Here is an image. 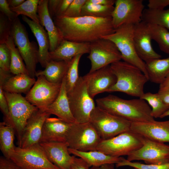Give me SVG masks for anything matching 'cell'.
Instances as JSON below:
<instances>
[{
	"label": "cell",
	"mask_w": 169,
	"mask_h": 169,
	"mask_svg": "<svg viewBox=\"0 0 169 169\" xmlns=\"http://www.w3.org/2000/svg\"><path fill=\"white\" fill-rule=\"evenodd\" d=\"M82 54L74 57L70 61L69 67L65 76L66 88L67 93L74 88L79 77L78 74V67Z\"/></svg>",
	"instance_id": "obj_37"
},
{
	"label": "cell",
	"mask_w": 169,
	"mask_h": 169,
	"mask_svg": "<svg viewBox=\"0 0 169 169\" xmlns=\"http://www.w3.org/2000/svg\"><path fill=\"white\" fill-rule=\"evenodd\" d=\"M12 22L4 15L0 13V44L5 43L11 35Z\"/></svg>",
	"instance_id": "obj_39"
},
{
	"label": "cell",
	"mask_w": 169,
	"mask_h": 169,
	"mask_svg": "<svg viewBox=\"0 0 169 169\" xmlns=\"http://www.w3.org/2000/svg\"><path fill=\"white\" fill-rule=\"evenodd\" d=\"M142 136V146L127 156V160H142L148 164L169 163V146Z\"/></svg>",
	"instance_id": "obj_13"
},
{
	"label": "cell",
	"mask_w": 169,
	"mask_h": 169,
	"mask_svg": "<svg viewBox=\"0 0 169 169\" xmlns=\"http://www.w3.org/2000/svg\"><path fill=\"white\" fill-rule=\"evenodd\" d=\"M87 1L91 3L103 6H114L115 0H87Z\"/></svg>",
	"instance_id": "obj_50"
},
{
	"label": "cell",
	"mask_w": 169,
	"mask_h": 169,
	"mask_svg": "<svg viewBox=\"0 0 169 169\" xmlns=\"http://www.w3.org/2000/svg\"><path fill=\"white\" fill-rule=\"evenodd\" d=\"M36 80L26 74L11 76L3 85L4 91L13 93H27L34 84Z\"/></svg>",
	"instance_id": "obj_28"
},
{
	"label": "cell",
	"mask_w": 169,
	"mask_h": 169,
	"mask_svg": "<svg viewBox=\"0 0 169 169\" xmlns=\"http://www.w3.org/2000/svg\"><path fill=\"white\" fill-rule=\"evenodd\" d=\"M70 61L51 60L44 70L36 72L35 76H42L51 83H61L65 75Z\"/></svg>",
	"instance_id": "obj_27"
},
{
	"label": "cell",
	"mask_w": 169,
	"mask_h": 169,
	"mask_svg": "<svg viewBox=\"0 0 169 169\" xmlns=\"http://www.w3.org/2000/svg\"><path fill=\"white\" fill-rule=\"evenodd\" d=\"M10 52L8 45L5 43L0 44V69L10 71Z\"/></svg>",
	"instance_id": "obj_40"
},
{
	"label": "cell",
	"mask_w": 169,
	"mask_h": 169,
	"mask_svg": "<svg viewBox=\"0 0 169 169\" xmlns=\"http://www.w3.org/2000/svg\"><path fill=\"white\" fill-rule=\"evenodd\" d=\"M114 6H103L87 2L84 5L82 10V16H87L100 18L111 17Z\"/></svg>",
	"instance_id": "obj_35"
},
{
	"label": "cell",
	"mask_w": 169,
	"mask_h": 169,
	"mask_svg": "<svg viewBox=\"0 0 169 169\" xmlns=\"http://www.w3.org/2000/svg\"><path fill=\"white\" fill-rule=\"evenodd\" d=\"M0 169H22L10 159L4 156L0 157Z\"/></svg>",
	"instance_id": "obj_45"
},
{
	"label": "cell",
	"mask_w": 169,
	"mask_h": 169,
	"mask_svg": "<svg viewBox=\"0 0 169 169\" xmlns=\"http://www.w3.org/2000/svg\"><path fill=\"white\" fill-rule=\"evenodd\" d=\"M23 20L28 25L35 37L38 46V62L45 68L51 60L49 55L50 42L48 33L40 24L26 16H22Z\"/></svg>",
	"instance_id": "obj_22"
},
{
	"label": "cell",
	"mask_w": 169,
	"mask_h": 169,
	"mask_svg": "<svg viewBox=\"0 0 169 169\" xmlns=\"http://www.w3.org/2000/svg\"><path fill=\"white\" fill-rule=\"evenodd\" d=\"M110 66L116 81L107 92H122L139 98L144 94V86L149 79L139 68L121 60Z\"/></svg>",
	"instance_id": "obj_3"
},
{
	"label": "cell",
	"mask_w": 169,
	"mask_h": 169,
	"mask_svg": "<svg viewBox=\"0 0 169 169\" xmlns=\"http://www.w3.org/2000/svg\"><path fill=\"white\" fill-rule=\"evenodd\" d=\"M5 43L8 45L10 52V72L14 75L28 74L25 65L23 62V59L18 49L16 48L13 38L11 36L9 37Z\"/></svg>",
	"instance_id": "obj_32"
},
{
	"label": "cell",
	"mask_w": 169,
	"mask_h": 169,
	"mask_svg": "<svg viewBox=\"0 0 169 169\" xmlns=\"http://www.w3.org/2000/svg\"><path fill=\"white\" fill-rule=\"evenodd\" d=\"M37 78L34 84L26 94L25 97L38 109L45 111L57 97L62 83H51L42 76Z\"/></svg>",
	"instance_id": "obj_14"
},
{
	"label": "cell",
	"mask_w": 169,
	"mask_h": 169,
	"mask_svg": "<svg viewBox=\"0 0 169 169\" xmlns=\"http://www.w3.org/2000/svg\"><path fill=\"white\" fill-rule=\"evenodd\" d=\"M142 136L130 130L111 138L102 140L96 150L113 157L127 156L142 146Z\"/></svg>",
	"instance_id": "obj_9"
},
{
	"label": "cell",
	"mask_w": 169,
	"mask_h": 169,
	"mask_svg": "<svg viewBox=\"0 0 169 169\" xmlns=\"http://www.w3.org/2000/svg\"><path fill=\"white\" fill-rule=\"evenodd\" d=\"M91 167L82 159L74 156L69 169H90Z\"/></svg>",
	"instance_id": "obj_44"
},
{
	"label": "cell",
	"mask_w": 169,
	"mask_h": 169,
	"mask_svg": "<svg viewBox=\"0 0 169 169\" xmlns=\"http://www.w3.org/2000/svg\"><path fill=\"white\" fill-rule=\"evenodd\" d=\"M72 124L59 118H47L43 125L39 143L65 142L68 133Z\"/></svg>",
	"instance_id": "obj_21"
},
{
	"label": "cell",
	"mask_w": 169,
	"mask_h": 169,
	"mask_svg": "<svg viewBox=\"0 0 169 169\" xmlns=\"http://www.w3.org/2000/svg\"><path fill=\"white\" fill-rule=\"evenodd\" d=\"M10 36L25 62L29 75L34 77L38 49L36 42L29 41L26 28L18 17L12 23Z\"/></svg>",
	"instance_id": "obj_6"
},
{
	"label": "cell",
	"mask_w": 169,
	"mask_h": 169,
	"mask_svg": "<svg viewBox=\"0 0 169 169\" xmlns=\"http://www.w3.org/2000/svg\"><path fill=\"white\" fill-rule=\"evenodd\" d=\"M169 5V0H149L148 8L154 9H164Z\"/></svg>",
	"instance_id": "obj_46"
},
{
	"label": "cell",
	"mask_w": 169,
	"mask_h": 169,
	"mask_svg": "<svg viewBox=\"0 0 169 169\" xmlns=\"http://www.w3.org/2000/svg\"><path fill=\"white\" fill-rule=\"evenodd\" d=\"M130 130L154 141L169 142V120L131 123Z\"/></svg>",
	"instance_id": "obj_19"
},
{
	"label": "cell",
	"mask_w": 169,
	"mask_h": 169,
	"mask_svg": "<svg viewBox=\"0 0 169 169\" xmlns=\"http://www.w3.org/2000/svg\"><path fill=\"white\" fill-rule=\"evenodd\" d=\"M168 87H169V74L162 83L159 84V89H162Z\"/></svg>",
	"instance_id": "obj_52"
},
{
	"label": "cell",
	"mask_w": 169,
	"mask_h": 169,
	"mask_svg": "<svg viewBox=\"0 0 169 169\" xmlns=\"http://www.w3.org/2000/svg\"><path fill=\"white\" fill-rule=\"evenodd\" d=\"M116 167L128 166L134 169H169V163L160 164H148L139 162L130 161L122 158L121 161L116 164Z\"/></svg>",
	"instance_id": "obj_38"
},
{
	"label": "cell",
	"mask_w": 169,
	"mask_h": 169,
	"mask_svg": "<svg viewBox=\"0 0 169 169\" xmlns=\"http://www.w3.org/2000/svg\"><path fill=\"white\" fill-rule=\"evenodd\" d=\"M87 0H73L63 16L76 18L82 16L83 7Z\"/></svg>",
	"instance_id": "obj_41"
},
{
	"label": "cell",
	"mask_w": 169,
	"mask_h": 169,
	"mask_svg": "<svg viewBox=\"0 0 169 169\" xmlns=\"http://www.w3.org/2000/svg\"><path fill=\"white\" fill-rule=\"evenodd\" d=\"M102 140L90 122L72 123L68 133L66 143L69 148L80 151L96 150Z\"/></svg>",
	"instance_id": "obj_10"
},
{
	"label": "cell",
	"mask_w": 169,
	"mask_h": 169,
	"mask_svg": "<svg viewBox=\"0 0 169 169\" xmlns=\"http://www.w3.org/2000/svg\"><path fill=\"white\" fill-rule=\"evenodd\" d=\"M4 92L9 111V119L6 122L14 128L19 145L28 119L38 109L20 94Z\"/></svg>",
	"instance_id": "obj_5"
},
{
	"label": "cell",
	"mask_w": 169,
	"mask_h": 169,
	"mask_svg": "<svg viewBox=\"0 0 169 169\" xmlns=\"http://www.w3.org/2000/svg\"><path fill=\"white\" fill-rule=\"evenodd\" d=\"M48 0H39L37 13L40 24L44 27L49 35L50 42V52L55 50L64 40L55 25L49 12Z\"/></svg>",
	"instance_id": "obj_23"
},
{
	"label": "cell",
	"mask_w": 169,
	"mask_h": 169,
	"mask_svg": "<svg viewBox=\"0 0 169 169\" xmlns=\"http://www.w3.org/2000/svg\"><path fill=\"white\" fill-rule=\"evenodd\" d=\"M67 95L71 111L75 123L90 122L91 113L96 106L93 99L88 93L83 77H79L73 89Z\"/></svg>",
	"instance_id": "obj_7"
},
{
	"label": "cell",
	"mask_w": 169,
	"mask_h": 169,
	"mask_svg": "<svg viewBox=\"0 0 169 169\" xmlns=\"http://www.w3.org/2000/svg\"><path fill=\"white\" fill-rule=\"evenodd\" d=\"M0 11L12 22L18 17L17 14L11 10L7 0H0Z\"/></svg>",
	"instance_id": "obj_42"
},
{
	"label": "cell",
	"mask_w": 169,
	"mask_h": 169,
	"mask_svg": "<svg viewBox=\"0 0 169 169\" xmlns=\"http://www.w3.org/2000/svg\"><path fill=\"white\" fill-rule=\"evenodd\" d=\"M90 50V43L64 40L49 55L51 60L69 62L78 55L89 54Z\"/></svg>",
	"instance_id": "obj_24"
},
{
	"label": "cell",
	"mask_w": 169,
	"mask_h": 169,
	"mask_svg": "<svg viewBox=\"0 0 169 169\" xmlns=\"http://www.w3.org/2000/svg\"><path fill=\"white\" fill-rule=\"evenodd\" d=\"M68 151L70 154L82 159L91 166L100 167L109 163L116 164L120 162L122 158L111 156L98 150L83 151L69 148Z\"/></svg>",
	"instance_id": "obj_26"
},
{
	"label": "cell",
	"mask_w": 169,
	"mask_h": 169,
	"mask_svg": "<svg viewBox=\"0 0 169 169\" xmlns=\"http://www.w3.org/2000/svg\"><path fill=\"white\" fill-rule=\"evenodd\" d=\"M147 24L152 40L157 43L161 51L169 54V30L157 25Z\"/></svg>",
	"instance_id": "obj_33"
},
{
	"label": "cell",
	"mask_w": 169,
	"mask_h": 169,
	"mask_svg": "<svg viewBox=\"0 0 169 169\" xmlns=\"http://www.w3.org/2000/svg\"><path fill=\"white\" fill-rule=\"evenodd\" d=\"M87 86L88 93L93 99L99 94L107 92L115 83L116 78L110 65L83 76Z\"/></svg>",
	"instance_id": "obj_16"
},
{
	"label": "cell",
	"mask_w": 169,
	"mask_h": 169,
	"mask_svg": "<svg viewBox=\"0 0 169 169\" xmlns=\"http://www.w3.org/2000/svg\"><path fill=\"white\" fill-rule=\"evenodd\" d=\"M111 14L112 22L116 29L124 24L135 25L141 21L144 10L142 0H115Z\"/></svg>",
	"instance_id": "obj_15"
},
{
	"label": "cell",
	"mask_w": 169,
	"mask_h": 169,
	"mask_svg": "<svg viewBox=\"0 0 169 169\" xmlns=\"http://www.w3.org/2000/svg\"><path fill=\"white\" fill-rule=\"evenodd\" d=\"M54 23L64 40L90 43L114 33L111 18L82 16L53 18Z\"/></svg>",
	"instance_id": "obj_1"
},
{
	"label": "cell",
	"mask_w": 169,
	"mask_h": 169,
	"mask_svg": "<svg viewBox=\"0 0 169 169\" xmlns=\"http://www.w3.org/2000/svg\"><path fill=\"white\" fill-rule=\"evenodd\" d=\"M141 21L161 26L169 30V8L166 10L145 9Z\"/></svg>",
	"instance_id": "obj_31"
},
{
	"label": "cell",
	"mask_w": 169,
	"mask_h": 169,
	"mask_svg": "<svg viewBox=\"0 0 169 169\" xmlns=\"http://www.w3.org/2000/svg\"><path fill=\"white\" fill-rule=\"evenodd\" d=\"M87 58L91 63L89 72H93L122 59L115 45L108 39L101 38L90 43Z\"/></svg>",
	"instance_id": "obj_12"
},
{
	"label": "cell",
	"mask_w": 169,
	"mask_h": 169,
	"mask_svg": "<svg viewBox=\"0 0 169 169\" xmlns=\"http://www.w3.org/2000/svg\"><path fill=\"white\" fill-rule=\"evenodd\" d=\"M9 159L22 169H59L49 161L39 143L25 148L16 146Z\"/></svg>",
	"instance_id": "obj_11"
},
{
	"label": "cell",
	"mask_w": 169,
	"mask_h": 169,
	"mask_svg": "<svg viewBox=\"0 0 169 169\" xmlns=\"http://www.w3.org/2000/svg\"><path fill=\"white\" fill-rule=\"evenodd\" d=\"M140 98L147 101L151 107V114L154 118H160L169 109V107L163 102L158 93H145Z\"/></svg>",
	"instance_id": "obj_34"
},
{
	"label": "cell",
	"mask_w": 169,
	"mask_h": 169,
	"mask_svg": "<svg viewBox=\"0 0 169 169\" xmlns=\"http://www.w3.org/2000/svg\"><path fill=\"white\" fill-rule=\"evenodd\" d=\"M97 106L111 114L133 122L155 120L151 108L145 100L140 98L125 100L112 95L98 98Z\"/></svg>",
	"instance_id": "obj_2"
},
{
	"label": "cell",
	"mask_w": 169,
	"mask_h": 169,
	"mask_svg": "<svg viewBox=\"0 0 169 169\" xmlns=\"http://www.w3.org/2000/svg\"><path fill=\"white\" fill-rule=\"evenodd\" d=\"M50 115L39 109L34 112L27 122L18 146L25 148L39 143L44 124Z\"/></svg>",
	"instance_id": "obj_18"
},
{
	"label": "cell",
	"mask_w": 169,
	"mask_h": 169,
	"mask_svg": "<svg viewBox=\"0 0 169 169\" xmlns=\"http://www.w3.org/2000/svg\"><path fill=\"white\" fill-rule=\"evenodd\" d=\"M114 164L113 163L105 164L99 167V169H115Z\"/></svg>",
	"instance_id": "obj_53"
},
{
	"label": "cell",
	"mask_w": 169,
	"mask_h": 169,
	"mask_svg": "<svg viewBox=\"0 0 169 169\" xmlns=\"http://www.w3.org/2000/svg\"><path fill=\"white\" fill-rule=\"evenodd\" d=\"M145 63L148 79L153 83L160 84L169 74V57Z\"/></svg>",
	"instance_id": "obj_29"
},
{
	"label": "cell",
	"mask_w": 169,
	"mask_h": 169,
	"mask_svg": "<svg viewBox=\"0 0 169 169\" xmlns=\"http://www.w3.org/2000/svg\"><path fill=\"white\" fill-rule=\"evenodd\" d=\"M0 108L4 115V121L8 122L9 119L8 106L4 94L3 85L1 84H0Z\"/></svg>",
	"instance_id": "obj_43"
},
{
	"label": "cell",
	"mask_w": 169,
	"mask_h": 169,
	"mask_svg": "<svg viewBox=\"0 0 169 169\" xmlns=\"http://www.w3.org/2000/svg\"><path fill=\"white\" fill-rule=\"evenodd\" d=\"M62 0H49L48 8L49 12L52 18L56 16Z\"/></svg>",
	"instance_id": "obj_47"
},
{
	"label": "cell",
	"mask_w": 169,
	"mask_h": 169,
	"mask_svg": "<svg viewBox=\"0 0 169 169\" xmlns=\"http://www.w3.org/2000/svg\"><path fill=\"white\" fill-rule=\"evenodd\" d=\"M73 0H62L56 17L63 16Z\"/></svg>",
	"instance_id": "obj_48"
},
{
	"label": "cell",
	"mask_w": 169,
	"mask_h": 169,
	"mask_svg": "<svg viewBox=\"0 0 169 169\" xmlns=\"http://www.w3.org/2000/svg\"><path fill=\"white\" fill-rule=\"evenodd\" d=\"M45 111L50 115H54L69 123H75L70 107L65 76L62 82L60 91L57 97Z\"/></svg>",
	"instance_id": "obj_25"
},
{
	"label": "cell",
	"mask_w": 169,
	"mask_h": 169,
	"mask_svg": "<svg viewBox=\"0 0 169 169\" xmlns=\"http://www.w3.org/2000/svg\"><path fill=\"white\" fill-rule=\"evenodd\" d=\"M169 116V109L164 113L160 117V118H163L167 116Z\"/></svg>",
	"instance_id": "obj_54"
},
{
	"label": "cell",
	"mask_w": 169,
	"mask_h": 169,
	"mask_svg": "<svg viewBox=\"0 0 169 169\" xmlns=\"http://www.w3.org/2000/svg\"><path fill=\"white\" fill-rule=\"evenodd\" d=\"M15 132L14 128L6 122L0 123V149L3 156L9 159L16 146L14 145Z\"/></svg>",
	"instance_id": "obj_30"
},
{
	"label": "cell",
	"mask_w": 169,
	"mask_h": 169,
	"mask_svg": "<svg viewBox=\"0 0 169 169\" xmlns=\"http://www.w3.org/2000/svg\"><path fill=\"white\" fill-rule=\"evenodd\" d=\"M134 26L122 25L115 29L113 33L102 38L112 41L120 52L123 61L137 67L148 78L146 63L139 57L135 47L133 40Z\"/></svg>",
	"instance_id": "obj_4"
},
{
	"label": "cell",
	"mask_w": 169,
	"mask_h": 169,
	"mask_svg": "<svg viewBox=\"0 0 169 169\" xmlns=\"http://www.w3.org/2000/svg\"><path fill=\"white\" fill-rule=\"evenodd\" d=\"M39 144L51 162L59 169H69L74 156L70 155L66 142H42Z\"/></svg>",
	"instance_id": "obj_20"
},
{
	"label": "cell",
	"mask_w": 169,
	"mask_h": 169,
	"mask_svg": "<svg viewBox=\"0 0 169 169\" xmlns=\"http://www.w3.org/2000/svg\"><path fill=\"white\" fill-rule=\"evenodd\" d=\"M90 122L102 140L109 139L130 131L131 122L108 113L97 106L90 116Z\"/></svg>",
	"instance_id": "obj_8"
},
{
	"label": "cell",
	"mask_w": 169,
	"mask_h": 169,
	"mask_svg": "<svg viewBox=\"0 0 169 169\" xmlns=\"http://www.w3.org/2000/svg\"><path fill=\"white\" fill-rule=\"evenodd\" d=\"M39 0H27L20 6L11 8L18 16L22 15L30 18L33 21L40 24L37 10Z\"/></svg>",
	"instance_id": "obj_36"
},
{
	"label": "cell",
	"mask_w": 169,
	"mask_h": 169,
	"mask_svg": "<svg viewBox=\"0 0 169 169\" xmlns=\"http://www.w3.org/2000/svg\"><path fill=\"white\" fill-rule=\"evenodd\" d=\"M25 1V0H8V2L10 8L17 7Z\"/></svg>",
	"instance_id": "obj_51"
},
{
	"label": "cell",
	"mask_w": 169,
	"mask_h": 169,
	"mask_svg": "<svg viewBox=\"0 0 169 169\" xmlns=\"http://www.w3.org/2000/svg\"><path fill=\"white\" fill-rule=\"evenodd\" d=\"M157 93L163 102L169 107V87L159 89Z\"/></svg>",
	"instance_id": "obj_49"
},
{
	"label": "cell",
	"mask_w": 169,
	"mask_h": 169,
	"mask_svg": "<svg viewBox=\"0 0 169 169\" xmlns=\"http://www.w3.org/2000/svg\"><path fill=\"white\" fill-rule=\"evenodd\" d=\"M133 40L138 55L145 63L161 57L152 47V38L146 23L141 21L134 25Z\"/></svg>",
	"instance_id": "obj_17"
},
{
	"label": "cell",
	"mask_w": 169,
	"mask_h": 169,
	"mask_svg": "<svg viewBox=\"0 0 169 169\" xmlns=\"http://www.w3.org/2000/svg\"><path fill=\"white\" fill-rule=\"evenodd\" d=\"M90 169H99V167L93 166L91 167Z\"/></svg>",
	"instance_id": "obj_55"
}]
</instances>
